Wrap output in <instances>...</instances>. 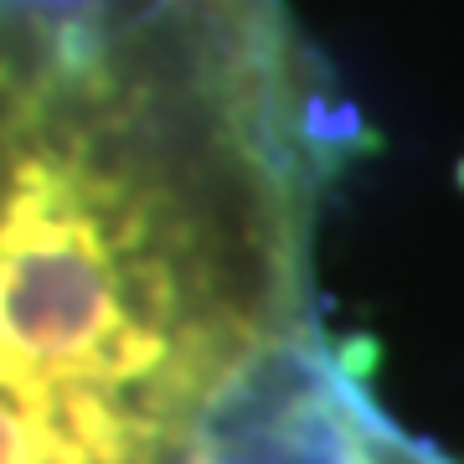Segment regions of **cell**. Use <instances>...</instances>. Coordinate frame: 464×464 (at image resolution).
<instances>
[{"mask_svg": "<svg viewBox=\"0 0 464 464\" xmlns=\"http://www.w3.org/2000/svg\"><path fill=\"white\" fill-rule=\"evenodd\" d=\"M356 119L284 0H0V464H186L320 325Z\"/></svg>", "mask_w": 464, "mask_h": 464, "instance_id": "cell-1", "label": "cell"}, {"mask_svg": "<svg viewBox=\"0 0 464 464\" xmlns=\"http://www.w3.org/2000/svg\"><path fill=\"white\" fill-rule=\"evenodd\" d=\"M387 423L362 362L315 325L212 418L186 464H377Z\"/></svg>", "mask_w": 464, "mask_h": 464, "instance_id": "cell-2", "label": "cell"}, {"mask_svg": "<svg viewBox=\"0 0 464 464\" xmlns=\"http://www.w3.org/2000/svg\"><path fill=\"white\" fill-rule=\"evenodd\" d=\"M377 464H459L449 459L444 449L423 444V439H413L408 429H398V423H387V433H382V454Z\"/></svg>", "mask_w": 464, "mask_h": 464, "instance_id": "cell-3", "label": "cell"}]
</instances>
